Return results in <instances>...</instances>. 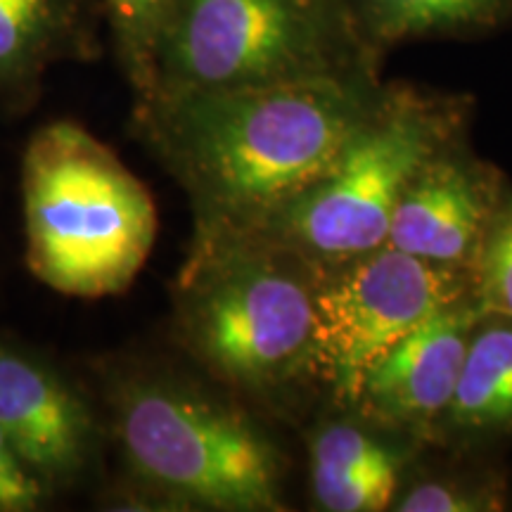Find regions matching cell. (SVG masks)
<instances>
[{"instance_id":"e0dca14e","label":"cell","mask_w":512,"mask_h":512,"mask_svg":"<svg viewBox=\"0 0 512 512\" xmlns=\"http://www.w3.org/2000/svg\"><path fill=\"white\" fill-rule=\"evenodd\" d=\"M50 486L24 463L0 430V512H34L46 503Z\"/></svg>"},{"instance_id":"9c48e42d","label":"cell","mask_w":512,"mask_h":512,"mask_svg":"<svg viewBox=\"0 0 512 512\" xmlns=\"http://www.w3.org/2000/svg\"><path fill=\"white\" fill-rule=\"evenodd\" d=\"M482 313L479 304L460 299L422 320L370 366L356 406L387 425H430L456 396L467 347Z\"/></svg>"},{"instance_id":"6da1fadb","label":"cell","mask_w":512,"mask_h":512,"mask_svg":"<svg viewBox=\"0 0 512 512\" xmlns=\"http://www.w3.org/2000/svg\"><path fill=\"white\" fill-rule=\"evenodd\" d=\"M347 72L140 100L147 140L200 214L245 233L316 183L373 112Z\"/></svg>"},{"instance_id":"277c9868","label":"cell","mask_w":512,"mask_h":512,"mask_svg":"<svg viewBox=\"0 0 512 512\" xmlns=\"http://www.w3.org/2000/svg\"><path fill=\"white\" fill-rule=\"evenodd\" d=\"M110 406L124 463L150 494L188 508H283L280 456L247 415L162 373L114 382Z\"/></svg>"},{"instance_id":"4fadbf2b","label":"cell","mask_w":512,"mask_h":512,"mask_svg":"<svg viewBox=\"0 0 512 512\" xmlns=\"http://www.w3.org/2000/svg\"><path fill=\"white\" fill-rule=\"evenodd\" d=\"M446 415L460 430H512V323L475 330Z\"/></svg>"},{"instance_id":"3957f363","label":"cell","mask_w":512,"mask_h":512,"mask_svg":"<svg viewBox=\"0 0 512 512\" xmlns=\"http://www.w3.org/2000/svg\"><path fill=\"white\" fill-rule=\"evenodd\" d=\"M306 264L252 235L202 230L176 299L185 349L247 392H273L311 373L318 283Z\"/></svg>"},{"instance_id":"8fae6325","label":"cell","mask_w":512,"mask_h":512,"mask_svg":"<svg viewBox=\"0 0 512 512\" xmlns=\"http://www.w3.org/2000/svg\"><path fill=\"white\" fill-rule=\"evenodd\" d=\"M98 53L93 0H0V102L27 110L55 64Z\"/></svg>"},{"instance_id":"9a60e30c","label":"cell","mask_w":512,"mask_h":512,"mask_svg":"<svg viewBox=\"0 0 512 512\" xmlns=\"http://www.w3.org/2000/svg\"><path fill=\"white\" fill-rule=\"evenodd\" d=\"M169 3L171 0H105L121 62L140 98L150 86L152 48Z\"/></svg>"},{"instance_id":"ba28073f","label":"cell","mask_w":512,"mask_h":512,"mask_svg":"<svg viewBox=\"0 0 512 512\" xmlns=\"http://www.w3.org/2000/svg\"><path fill=\"white\" fill-rule=\"evenodd\" d=\"M0 430L50 489L81 479L98 451V425L86 399L46 358L5 339H0Z\"/></svg>"},{"instance_id":"5b68a950","label":"cell","mask_w":512,"mask_h":512,"mask_svg":"<svg viewBox=\"0 0 512 512\" xmlns=\"http://www.w3.org/2000/svg\"><path fill=\"white\" fill-rule=\"evenodd\" d=\"M448 124L451 117L432 100L408 93L377 100L335 164L245 235L323 264L384 247L396 204L439 155Z\"/></svg>"},{"instance_id":"7a4b0ae2","label":"cell","mask_w":512,"mask_h":512,"mask_svg":"<svg viewBox=\"0 0 512 512\" xmlns=\"http://www.w3.org/2000/svg\"><path fill=\"white\" fill-rule=\"evenodd\" d=\"M27 266L67 297L98 299L131 287L157 238L155 200L86 128L53 121L22 159Z\"/></svg>"},{"instance_id":"5bb4252c","label":"cell","mask_w":512,"mask_h":512,"mask_svg":"<svg viewBox=\"0 0 512 512\" xmlns=\"http://www.w3.org/2000/svg\"><path fill=\"white\" fill-rule=\"evenodd\" d=\"M363 29L375 41L444 34L494 24L512 0H351Z\"/></svg>"},{"instance_id":"52a82bcc","label":"cell","mask_w":512,"mask_h":512,"mask_svg":"<svg viewBox=\"0 0 512 512\" xmlns=\"http://www.w3.org/2000/svg\"><path fill=\"white\" fill-rule=\"evenodd\" d=\"M463 299L453 266L432 264L384 245L344 261L316 287V342L311 373L339 401L354 403L370 366L422 320Z\"/></svg>"},{"instance_id":"2e32d148","label":"cell","mask_w":512,"mask_h":512,"mask_svg":"<svg viewBox=\"0 0 512 512\" xmlns=\"http://www.w3.org/2000/svg\"><path fill=\"white\" fill-rule=\"evenodd\" d=\"M479 306L512 323V202L496 209L479 252Z\"/></svg>"},{"instance_id":"8992f818","label":"cell","mask_w":512,"mask_h":512,"mask_svg":"<svg viewBox=\"0 0 512 512\" xmlns=\"http://www.w3.org/2000/svg\"><path fill=\"white\" fill-rule=\"evenodd\" d=\"M339 36L337 0H171L140 100L342 72Z\"/></svg>"},{"instance_id":"7c38bea8","label":"cell","mask_w":512,"mask_h":512,"mask_svg":"<svg viewBox=\"0 0 512 512\" xmlns=\"http://www.w3.org/2000/svg\"><path fill=\"white\" fill-rule=\"evenodd\" d=\"M401 456L347 422L323 427L311 441V486L330 512H377L392 503Z\"/></svg>"},{"instance_id":"30bf717a","label":"cell","mask_w":512,"mask_h":512,"mask_svg":"<svg viewBox=\"0 0 512 512\" xmlns=\"http://www.w3.org/2000/svg\"><path fill=\"white\" fill-rule=\"evenodd\" d=\"M494 188L472 164L434 155L401 195L387 245L441 266L482 252L496 214Z\"/></svg>"},{"instance_id":"ac0fdd59","label":"cell","mask_w":512,"mask_h":512,"mask_svg":"<svg viewBox=\"0 0 512 512\" xmlns=\"http://www.w3.org/2000/svg\"><path fill=\"white\" fill-rule=\"evenodd\" d=\"M401 512H472L496 508L494 498L486 494H472L456 484L427 482L415 486L396 505Z\"/></svg>"}]
</instances>
